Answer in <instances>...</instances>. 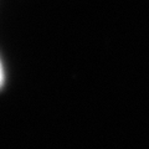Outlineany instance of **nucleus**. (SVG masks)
I'll return each mask as SVG.
<instances>
[{"instance_id":"f257e3e1","label":"nucleus","mask_w":149,"mask_h":149,"mask_svg":"<svg viewBox=\"0 0 149 149\" xmlns=\"http://www.w3.org/2000/svg\"><path fill=\"white\" fill-rule=\"evenodd\" d=\"M3 82H4V68H3L1 61H0V87H1Z\"/></svg>"}]
</instances>
